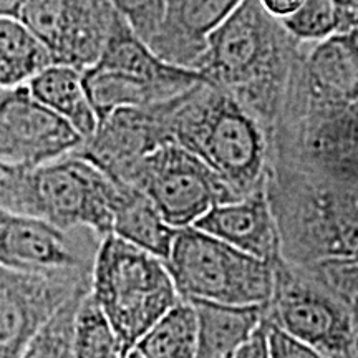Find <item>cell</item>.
Instances as JSON below:
<instances>
[{
	"label": "cell",
	"mask_w": 358,
	"mask_h": 358,
	"mask_svg": "<svg viewBox=\"0 0 358 358\" xmlns=\"http://www.w3.org/2000/svg\"><path fill=\"white\" fill-rule=\"evenodd\" d=\"M301 43L261 0H241L209 37L199 73L231 92L268 134L284 106Z\"/></svg>",
	"instance_id": "6da1fadb"
},
{
	"label": "cell",
	"mask_w": 358,
	"mask_h": 358,
	"mask_svg": "<svg viewBox=\"0 0 358 358\" xmlns=\"http://www.w3.org/2000/svg\"><path fill=\"white\" fill-rule=\"evenodd\" d=\"M171 140L196 155L236 198L266 187L271 143L264 124L231 92L208 80L168 100Z\"/></svg>",
	"instance_id": "7a4b0ae2"
},
{
	"label": "cell",
	"mask_w": 358,
	"mask_h": 358,
	"mask_svg": "<svg viewBox=\"0 0 358 358\" xmlns=\"http://www.w3.org/2000/svg\"><path fill=\"white\" fill-rule=\"evenodd\" d=\"M266 194L285 262L312 266L358 257V192L271 164Z\"/></svg>",
	"instance_id": "3957f363"
},
{
	"label": "cell",
	"mask_w": 358,
	"mask_h": 358,
	"mask_svg": "<svg viewBox=\"0 0 358 358\" xmlns=\"http://www.w3.org/2000/svg\"><path fill=\"white\" fill-rule=\"evenodd\" d=\"M116 185L82 156L69 155L0 181V206L30 214L64 231L87 227L98 236L113 232Z\"/></svg>",
	"instance_id": "277c9868"
},
{
	"label": "cell",
	"mask_w": 358,
	"mask_h": 358,
	"mask_svg": "<svg viewBox=\"0 0 358 358\" xmlns=\"http://www.w3.org/2000/svg\"><path fill=\"white\" fill-rule=\"evenodd\" d=\"M90 294L124 353L182 299L163 259L115 234L103 237L98 245Z\"/></svg>",
	"instance_id": "5b68a950"
},
{
	"label": "cell",
	"mask_w": 358,
	"mask_h": 358,
	"mask_svg": "<svg viewBox=\"0 0 358 358\" xmlns=\"http://www.w3.org/2000/svg\"><path fill=\"white\" fill-rule=\"evenodd\" d=\"M166 266L179 295L226 306H267L274 264L250 256L196 226L176 231Z\"/></svg>",
	"instance_id": "8992f818"
},
{
	"label": "cell",
	"mask_w": 358,
	"mask_h": 358,
	"mask_svg": "<svg viewBox=\"0 0 358 358\" xmlns=\"http://www.w3.org/2000/svg\"><path fill=\"white\" fill-rule=\"evenodd\" d=\"M268 143L271 164L358 192V100L284 116Z\"/></svg>",
	"instance_id": "52a82bcc"
},
{
	"label": "cell",
	"mask_w": 358,
	"mask_h": 358,
	"mask_svg": "<svg viewBox=\"0 0 358 358\" xmlns=\"http://www.w3.org/2000/svg\"><path fill=\"white\" fill-rule=\"evenodd\" d=\"M264 319L330 358H358L352 299L313 266L274 264V289Z\"/></svg>",
	"instance_id": "ba28073f"
},
{
	"label": "cell",
	"mask_w": 358,
	"mask_h": 358,
	"mask_svg": "<svg viewBox=\"0 0 358 358\" xmlns=\"http://www.w3.org/2000/svg\"><path fill=\"white\" fill-rule=\"evenodd\" d=\"M123 185L146 194L174 229L194 226L214 206L237 199L203 159L176 143L143 158Z\"/></svg>",
	"instance_id": "9c48e42d"
},
{
	"label": "cell",
	"mask_w": 358,
	"mask_h": 358,
	"mask_svg": "<svg viewBox=\"0 0 358 358\" xmlns=\"http://www.w3.org/2000/svg\"><path fill=\"white\" fill-rule=\"evenodd\" d=\"M101 237L87 227L64 231L0 206V264L43 275L92 277Z\"/></svg>",
	"instance_id": "30bf717a"
},
{
	"label": "cell",
	"mask_w": 358,
	"mask_h": 358,
	"mask_svg": "<svg viewBox=\"0 0 358 358\" xmlns=\"http://www.w3.org/2000/svg\"><path fill=\"white\" fill-rule=\"evenodd\" d=\"M20 19L47 45L53 64L85 70L123 17L111 0H25Z\"/></svg>",
	"instance_id": "8fae6325"
},
{
	"label": "cell",
	"mask_w": 358,
	"mask_h": 358,
	"mask_svg": "<svg viewBox=\"0 0 358 358\" xmlns=\"http://www.w3.org/2000/svg\"><path fill=\"white\" fill-rule=\"evenodd\" d=\"M83 136L66 120L30 95L27 87L7 90L0 100V163L29 171L73 155Z\"/></svg>",
	"instance_id": "7c38bea8"
},
{
	"label": "cell",
	"mask_w": 358,
	"mask_h": 358,
	"mask_svg": "<svg viewBox=\"0 0 358 358\" xmlns=\"http://www.w3.org/2000/svg\"><path fill=\"white\" fill-rule=\"evenodd\" d=\"M90 284L92 277L34 274L0 264V358H22L53 313L90 292Z\"/></svg>",
	"instance_id": "4fadbf2b"
},
{
	"label": "cell",
	"mask_w": 358,
	"mask_h": 358,
	"mask_svg": "<svg viewBox=\"0 0 358 358\" xmlns=\"http://www.w3.org/2000/svg\"><path fill=\"white\" fill-rule=\"evenodd\" d=\"M173 140L168 128L166 100L111 111L98 122L95 131L75 155L95 164L116 185H123L143 158Z\"/></svg>",
	"instance_id": "5bb4252c"
},
{
	"label": "cell",
	"mask_w": 358,
	"mask_h": 358,
	"mask_svg": "<svg viewBox=\"0 0 358 358\" xmlns=\"http://www.w3.org/2000/svg\"><path fill=\"white\" fill-rule=\"evenodd\" d=\"M355 100L358 57L345 37L334 35L320 42H302L279 120L310 108Z\"/></svg>",
	"instance_id": "9a60e30c"
},
{
	"label": "cell",
	"mask_w": 358,
	"mask_h": 358,
	"mask_svg": "<svg viewBox=\"0 0 358 358\" xmlns=\"http://www.w3.org/2000/svg\"><path fill=\"white\" fill-rule=\"evenodd\" d=\"M241 0H164L163 15L148 47L168 64L201 70L209 37Z\"/></svg>",
	"instance_id": "2e32d148"
},
{
	"label": "cell",
	"mask_w": 358,
	"mask_h": 358,
	"mask_svg": "<svg viewBox=\"0 0 358 358\" xmlns=\"http://www.w3.org/2000/svg\"><path fill=\"white\" fill-rule=\"evenodd\" d=\"M194 226L262 261L275 264L282 257L279 231L266 187L214 206Z\"/></svg>",
	"instance_id": "e0dca14e"
},
{
	"label": "cell",
	"mask_w": 358,
	"mask_h": 358,
	"mask_svg": "<svg viewBox=\"0 0 358 358\" xmlns=\"http://www.w3.org/2000/svg\"><path fill=\"white\" fill-rule=\"evenodd\" d=\"M198 319L196 358H234L262 324L266 306H226L189 299Z\"/></svg>",
	"instance_id": "ac0fdd59"
},
{
	"label": "cell",
	"mask_w": 358,
	"mask_h": 358,
	"mask_svg": "<svg viewBox=\"0 0 358 358\" xmlns=\"http://www.w3.org/2000/svg\"><path fill=\"white\" fill-rule=\"evenodd\" d=\"M35 100L66 120L87 140L96 129L98 118L83 85L82 70L52 64L25 85Z\"/></svg>",
	"instance_id": "d6986e66"
},
{
	"label": "cell",
	"mask_w": 358,
	"mask_h": 358,
	"mask_svg": "<svg viewBox=\"0 0 358 358\" xmlns=\"http://www.w3.org/2000/svg\"><path fill=\"white\" fill-rule=\"evenodd\" d=\"M176 231L138 187L116 185L111 234L166 261Z\"/></svg>",
	"instance_id": "ffe728a7"
},
{
	"label": "cell",
	"mask_w": 358,
	"mask_h": 358,
	"mask_svg": "<svg viewBox=\"0 0 358 358\" xmlns=\"http://www.w3.org/2000/svg\"><path fill=\"white\" fill-rule=\"evenodd\" d=\"M52 64L47 45L20 17H0V87H25Z\"/></svg>",
	"instance_id": "44dd1931"
},
{
	"label": "cell",
	"mask_w": 358,
	"mask_h": 358,
	"mask_svg": "<svg viewBox=\"0 0 358 358\" xmlns=\"http://www.w3.org/2000/svg\"><path fill=\"white\" fill-rule=\"evenodd\" d=\"M82 77L98 122L124 106H150L173 98L151 85L98 64L82 70Z\"/></svg>",
	"instance_id": "7402d4cb"
},
{
	"label": "cell",
	"mask_w": 358,
	"mask_h": 358,
	"mask_svg": "<svg viewBox=\"0 0 358 358\" xmlns=\"http://www.w3.org/2000/svg\"><path fill=\"white\" fill-rule=\"evenodd\" d=\"M198 319L189 301L181 299L134 345L145 358H196Z\"/></svg>",
	"instance_id": "603a6c76"
},
{
	"label": "cell",
	"mask_w": 358,
	"mask_h": 358,
	"mask_svg": "<svg viewBox=\"0 0 358 358\" xmlns=\"http://www.w3.org/2000/svg\"><path fill=\"white\" fill-rule=\"evenodd\" d=\"M123 353L115 329L88 292L75 315L71 358H122Z\"/></svg>",
	"instance_id": "cb8c5ba5"
},
{
	"label": "cell",
	"mask_w": 358,
	"mask_h": 358,
	"mask_svg": "<svg viewBox=\"0 0 358 358\" xmlns=\"http://www.w3.org/2000/svg\"><path fill=\"white\" fill-rule=\"evenodd\" d=\"M280 22L301 42H320L347 32L358 24V15L340 7L334 0H303L292 15Z\"/></svg>",
	"instance_id": "d4e9b609"
},
{
	"label": "cell",
	"mask_w": 358,
	"mask_h": 358,
	"mask_svg": "<svg viewBox=\"0 0 358 358\" xmlns=\"http://www.w3.org/2000/svg\"><path fill=\"white\" fill-rule=\"evenodd\" d=\"M87 294L75 295L58 308L32 338L22 358H71L75 315Z\"/></svg>",
	"instance_id": "484cf974"
},
{
	"label": "cell",
	"mask_w": 358,
	"mask_h": 358,
	"mask_svg": "<svg viewBox=\"0 0 358 358\" xmlns=\"http://www.w3.org/2000/svg\"><path fill=\"white\" fill-rule=\"evenodd\" d=\"M133 32L146 42L163 15L164 0H111Z\"/></svg>",
	"instance_id": "4316f807"
},
{
	"label": "cell",
	"mask_w": 358,
	"mask_h": 358,
	"mask_svg": "<svg viewBox=\"0 0 358 358\" xmlns=\"http://www.w3.org/2000/svg\"><path fill=\"white\" fill-rule=\"evenodd\" d=\"M312 266L338 292L348 299H358V257L329 259Z\"/></svg>",
	"instance_id": "83f0119b"
},
{
	"label": "cell",
	"mask_w": 358,
	"mask_h": 358,
	"mask_svg": "<svg viewBox=\"0 0 358 358\" xmlns=\"http://www.w3.org/2000/svg\"><path fill=\"white\" fill-rule=\"evenodd\" d=\"M266 320V319H264ZM267 342L268 357L271 358H330L325 353L317 350L315 347L308 345L294 335H290L279 327L267 322Z\"/></svg>",
	"instance_id": "f1b7e54d"
},
{
	"label": "cell",
	"mask_w": 358,
	"mask_h": 358,
	"mask_svg": "<svg viewBox=\"0 0 358 358\" xmlns=\"http://www.w3.org/2000/svg\"><path fill=\"white\" fill-rule=\"evenodd\" d=\"M234 358H271L268 357L266 320H262V324L245 340L244 345L239 348V352L236 353Z\"/></svg>",
	"instance_id": "f546056e"
},
{
	"label": "cell",
	"mask_w": 358,
	"mask_h": 358,
	"mask_svg": "<svg viewBox=\"0 0 358 358\" xmlns=\"http://www.w3.org/2000/svg\"><path fill=\"white\" fill-rule=\"evenodd\" d=\"M261 3L268 13L282 20L285 17L292 15L302 6L303 0H261Z\"/></svg>",
	"instance_id": "4dcf8cb0"
},
{
	"label": "cell",
	"mask_w": 358,
	"mask_h": 358,
	"mask_svg": "<svg viewBox=\"0 0 358 358\" xmlns=\"http://www.w3.org/2000/svg\"><path fill=\"white\" fill-rule=\"evenodd\" d=\"M25 0H0V17H20Z\"/></svg>",
	"instance_id": "1f68e13d"
},
{
	"label": "cell",
	"mask_w": 358,
	"mask_h": 358,
	"mask_svg": "<svg viewBox=\"0 0 358 358\" xmlns=\"http://www.w3.org/2000/svg\"><path fill=\"white\" fill-rule=\"evenodd\" d=\"M340 35H343V37H345L348 45H350V47H352V50L355 52L357 57H358V24L353 25L352 29H348L347 32H343V34H340Z\"/></svg>",
	"instance_id": "d6a6232c"
},
{
	"label": "cell",
	"mask_w": 358,
	"mask_h": 358,
	"mask_svg": "<svg viewBox=\"0 0 358 358\" xmlns=\"http://www.w3.org/2000/svg\"><path fill=\"white\" fill-rule=\"evenodd\" d=\"M334 2L345 8V10L358 15V0H334Z\"/></svg>",
	"instance_id": "836d02e7"
},
{
	"label": "cell",
	"mask_w": 358,
	"mask_h": 358,
	"mask_svg": "<svg viewBox=\"0 0 358 358\" xmlns=\"http://www.w3.org/2000/svg\"><path fill=\"white\" fill-rule=\"evenodd\" d=\"M352 312H353V322H355L357 338H358V299H352Z\"/></svg>",
	"instance_id": "e575fe53"
},
{
	"label": "cell",
	"mask_w": 358,
	"mask_h": 358,
	"mask_svg": "<svg viewBox=\"0 0 358 358\" xmlns=\"http://www.w3.org/2000/svg\"><path fill=\"white\" fill-rule=\"evenodd\" d=\"M122 358H145V357H143L141 353L136 350V348H131V350H128L127 353H123Z\"/></svg>",
	"instance_id": "d590c367"
},
{
	"label": "cell",
	"mask_w": 358,
	"mask_h": 358,
	"mask_svg": "<svg viewBox=\"0 0 358 358\" xmlns=\"http://www.w3.org/2000/svg\"><path fill=\"white\" fill-rule=\"evenodd\" d=\"M10 173H12V169H8L7 166H3V164L0 163V181H2L3 178H7Z\"/></svg>",
	"instance_id": "8d00e7d4"
},
{
	"label": "cell",
	"mask_w": 358,
	"mask_h": 358,
	"mask_svg": "<svg viewBox=\"0 0 358 358\" xmlns=\"http://www.w3.org/2000/svg\"><path fill=\"white\" fill-rule=\"evenodd\" d=\"M6 92H7V88H2V87H0V100H2V96L6 95Z\"/></svg>",
	"instance_id": "74e56055"
}]
</instances>
